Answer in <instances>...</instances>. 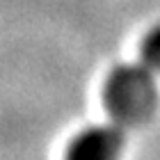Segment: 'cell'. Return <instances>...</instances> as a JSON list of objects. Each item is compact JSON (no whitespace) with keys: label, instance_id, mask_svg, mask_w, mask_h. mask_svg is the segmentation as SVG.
Returning a JSON list of instances; mask_svg holds the SVG:
<instances>
[{"label":"cell","instance_id":"cell-2","mask_svg":"<svg viewBox=\"0 0 160 160\" xmlns=\"http://www.w3.org/2000/svg\"><path fill=\"white\" fill-rule=\"evenodd\" d=\"M123 128L114 119L82 128L69 142L67 160H119L126 142Z\"/></svg>","mask_w":160,"mask_h":160},{"label":"cell","instance_id":"cell-3","mask_svg":"<svg viewBox=\"0 0 160 160\" xmlns=\"http://www.w3.org/2000/svg\"><path fill=\"white\" fill-rule=\"evenodd\" d=\"M140 55H142V62L149 69H153L156 73H160V23L156 28H151L147 32V37L142 39Z\"/></svg>","mask_w":160,"mask_h":160},{"label":"cell","instance_id":"cell-1","mask_svg":"<svg viewBox=\"0 0 160 160\" xmlns=\"http://www.w3.org/2000/svg\"><path fill=\"white\" fill-rule=\"evenodd\" d=\"M103 103L110 117L121 126L149 119L158 105L156 71L149 69L142 60L117 64L105 78Z\"/></svg>","mask_w":160,"mask_h":160}]
</instances>
